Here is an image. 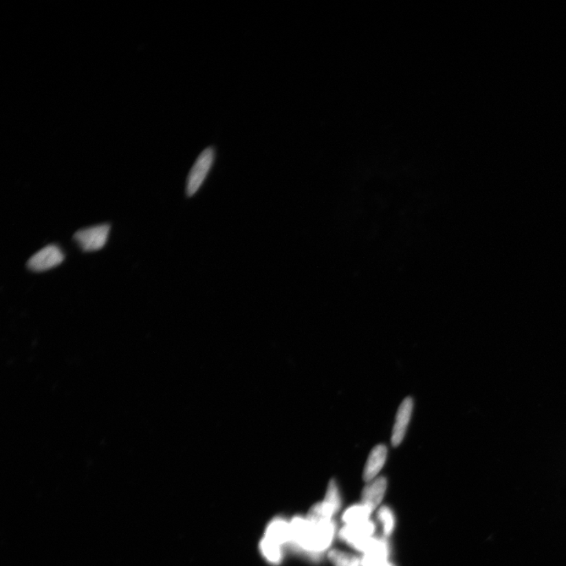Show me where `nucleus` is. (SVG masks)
<instances>
[{
    "instance_id": "1",
    "label": "nucleus",
    "mask_w": 566,
    "mask_h": 566,
    "mask_svg": "<svg viewBox=\"0 0 566 566\" xmlns=\"http://www.w3.org/2000/svg\"><path fill=\"white\" fill-rule=\"evenodd\" d=\"M291 531L290 547L305 554L313 559H320L334 541V521L312 522L303 516H295L290 522Z\"/></svg>"
},
{
    "instance_id": "2",
    "label": "nucleus",
    "mask_w": 566,
    "mask_h": 566,
    "mask_svg": "<svg viewBox=\"0 0 566 566\" xmlns=\"http://www.w3.org/2000/svg\"><path fill=\"white\" fill-rule=\"evenodd\" d=\"M216 153L213 147H208L197 158L186 180V193L188 197L195 195L200 189L215 161Z\"/></svg>"
},
{
    "instance_id": "3",
    "label": "nucleus",
    "mask_w": 566,
    "mask_h": 566,
    "mask_svg": "<svg viewBox=\"0 0 566 566\" xmlns=\"http://www.w3.org/2000/svg\"><path fill=\"white\" fill-rule=\"evenodd\" d=\"M376 527L372 521L353 525H345L339 532L340 540L360 552H364L368 541L375 534Z\"/></svg>"
},
{
    "instance_id": "4",
    "label": "nucleus",
    "mask_w": 566,
    "mask_h": 566,
    "mask_svg": "<svg viewBox=\"0 0 566 566\" xmlns=\"http://www.w3.org/2000/svg\"><path fill=\"white\" fill-rule=\"evenodd\" d=\"M111 226L109 224H100L85 229H81L74 235V240L80 248L85 252L100 250L107 243Z\"/></svg>"
},
{
    "instance_id": "5",
    "label": "nucleus",
    "mask_w": 566,
    "mask_h": 566,
    "mask_svg": "<svg viewBox=\"0 0 566 566\" xmlns=\"http://www.w3.org/2000/svg\"><path fill=\"white\" fill-rule=\"evenodd\" d=\"M65 255L56 245H48L32 256L27 265L32 271L45 272L56 268L63 262Z\"/></svg>"
},
{
    "instance_id": "6",
    "label": "nucleus",
    "mask_w": 566,
    "mask_h": 566,
    "mask_svg": "<svg viewBox=\"0 0 566 566\" xmlns=\"http://www.w3.org/2000/svg\"><path fill=\"white\" fill-rule=\"evenodd\" d=\"M413 408L414 401L413 399L410 397L405 398L399 406L397 415H395V421L391 437V442L393 447H398L404 441Z\"/></svg>"
},
{
    "instance_id": "7",
    "label": "nucleus",
    "mask_w": 566,
    "mask_h": 566,
    "mask_svg": "<svg viewBox=\"0 0 566 566\" xmlns=\"http://www.w3.org/2000/svg\"><path fill=\"white\" fill-rule=\"evenodd\" d=\"M388 482L386 477H379L368 482L362 492V504L369 508L372 512L380 505L387 490Z\"/></svg>"
},
{
    "instance_id": "8",
    "label": "nucleus",
    "mask_w": 566,
    "mask_h": 566,
    "mask_svg": "<svg viewBox=\"0 0 566 566\" xmlns=\"http://www.w3.org/2000/svg\"><path fill=\"white\" fill-rule=\"evenodd\" d=\"M387 455L388 449L386 445L378 444L371 450L362 475L366 482H370L378 477L379 472L386 464Z\"/></svg>"
},
{
    "instance_id": "9",
    "label": "nucleus",
    "mask_w": 566,
    "mask_h": 566,
    "mask_svg": "<svg viewBox=\"0 0 566 566\" xmlns=\"http://www.w3.org/2000/svg\"><path fill=\"white\" fill-rule=\"evenodd\" d=\"M265 537L279 544V546L290 547L291 543L290 522L282 518L274 519L268 525Z\"/></svg>"
},
{
    "instance_id": "10",
    "label": "nucleus",
    "mask_w": 566,
    "mask_h": 566,
    "mask_svg": "<svg viewBox=\"0 0 566 566\" xmlns=\"http://www.w3.org/2000/svg\"><path fill=\"white\" fill-rule=\"evenodd\" d=\"M371 514L372 511L365 505H353L345 511L342 520L345 525H358L370 521Z\"/></svg>"
},
{
    "instance_id": "11",
    "label": "nucleus",
    "mask_w": 566,
    "mask_h": 566,
    "mask_svg": "<svg viewBox=\"0 0 566 566\" xmlns=\"http://www.w3.org/2000/svg\"><path fill=\"white\" fill-rule=\"evenodd\" d=\"M260 551L265 559L272 565H279L283 559V547L263 537L260 543Z\"/></svg>"
},
{
    "instance_id": "12",
    "label": "nucleus",
    "mask_w": 566,
    "mask_h": 566,
    "mask_svg": "<svg viewBox=\"0 0 566 566\" xmlns=\"http://www.w3.org/2000/svg\"><path fill=\"white\" fill-rule=\"evenodd\" d=\"M328 558L334 566H360L361 563V559L356 555L336 549L328 552Z\"/></svg>"
},
{
    "instance_id": "13",
    "label": "nucleus",
    "mask_w": 566,
    "mask_h": 566,
    "mask_svg": "<svg viewBox=\"0 0 566 566\" xmlns=\"http://www.w3.org/2000/svg\"><path fill=\"white\" fill-rule=\"evenodd\" d=\"M378 519L382 525L384 538L391 535L395 527V518L393 510L388 507H382L378 510Z\"/></svg>"
},
{
    "instance_id": "14",
    "label": "nucleus",
    "mask_w": 566,
    "mask_h": 566,
    "mask_svg": "<svg viewBox=\"0 0 566 566\" xmlns=\"http://www.w3.org/2000/svg\"><path fill=\"white\" fill-rule=\"evenodd\" d=\"M323 502L333 508L336 513L338 512L340 505H342V497H340L338 483L334 479L329 483L326 497Z\"/></svg>"
},
{
    "instance_id": "15",
    "label": "nucleus",
    "mask_w": 566,
    "mask_h": 566,
    "mask_svg": "<svg viewBox=\"0 0 566 566\" xmlns=\"http://www.w3.org/2000/svg\"><path fill=\"white\" fill-rule=\"evenodd\" d=\"M360 566H395L390 562L389 558L376 556V555L364 554L361 558Z\"/></svg>"
}]
</instances>
